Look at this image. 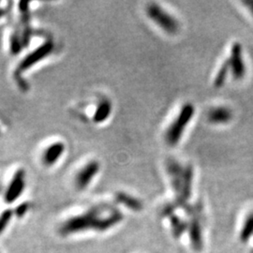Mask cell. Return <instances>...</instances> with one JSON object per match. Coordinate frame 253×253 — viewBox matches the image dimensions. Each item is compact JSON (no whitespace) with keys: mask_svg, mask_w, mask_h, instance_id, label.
Wrapping results in <instances>:
<instances>
[{"mask_svg":"<svg viewBox=\"0 0 253 253\" xmlns=\"http://www.w3.org/2000/svg\"><path fill=\"white\" fill-rule=\"evenodd\" d=\"M123 214L110 205H98L80 215L68 218L58 229L62 236L80 234L86 231L105 232L118 225Z\"/></svg>","mask_w":253,"mask_h":253,"instance_id":"cell-1","label":"cell"},{"mask_svg":"<svg viewBox=\"0 0 253 253\" xmlns=\"http://www.w3.org/2000/svg\"><path fill=\"white\" fill-rule=\"evenodd\" d=\"M194 115V107L192 104L187 103L181 109L179 115L175 120L172 122V124L169 126V128L166 131L165 134V140L167 144L169 145H177L179 142L181 137L183 135L186 126L189 125V123L191 120V118Z\"/></svg>","mask_w":253,"mask_h":253,"instance_id":"cell-2","label":"cell"},{"mask_svg":"<svg viewBox=\"0 0 253 253\" xmlns=\"http://www.w3.org/2000/svg\"><path fill=\"white\" fill-rule=\"evenodd\" d=\"M146 12L147 16L166 33L174 35L179 31V24L177 20L165 11L161 6L150 4L146 9Z\"/></svg>","mask_w":253,"mask_h":253,"instance_id":"cell-3","label":"cell"},{"mask_svg":"<svg viewBox=\"0 0 253 253\" xmlns=\"http://www.w3.org/2000/svg\"><path fill=\"white\" fill-rule=\"evenodd\" d=\"M54 42L52 41H46L45 42L39 46L34 51L29 53L22 59V61L19 63L15 75L20 76L21 73H26L33 66L43 60L47 56L52 54V52L54 51Z\"/></svg>","mask_w":253,"mask_h":253,"instance_id":"cell-4","label":"cell"},{"mask_svg":"<svg viewBox=\"0 0 253 253\" xmlns=\"http://www.w3.org/2000/svg\"><path fill=\"white\" fill-rule=\"evenodd\" d=\"M100 163L91 161L86 163L75 176V187L78 190H85L100 171Z\"/></svg>","mask_w":253,"mask_h":253,"instance_id":"cell-5","label":"cell"},{"mask_svg":"<svg viewBox=\"0 0 253 253\" xmlns=\"http://www.w3.org/2000/svg\"><path fill=\"white\" fill-rule=\"evenodd\" d=\"M26 188V172L18 170L14 173L9 187L5 192V201L7 204H12L20 198Z\"/></svg>","mask_w":253,"mask_h":253,"instance_id":"cell-6","label":"cell"},{"mask_svg":"<svg viewBox=\"0 0 253 253\" xmlns=\"http://www.w3.org/2000/svg\"><path fill=\"white\" fill-rule=\"evenodd\" d=\"M230 64V70L233 77L236 80H240L245 76L246 66H245L244 57L242 47L239 43H234L231 50V56L228 59Z\"/></svg>","mask_w":253,"mask_h":253,"instance_id":"cell-7","label":"cell"},{"mask_svg":"<svg viewBox=\"0 0 253 253\" xmlns=\"http://www.w3.org/2000/svg\"><path fill=\"white\" fill-rule=\"evenodd\" d=\"M65 152V145L61 142H56L49 145L42 154V162L46 166H53L57 163Z\"/></svg>","mask_w":253,"mask_h":253,"instance_id":"cell-8","label":"cell"},{"mask_svg":"<svg viewBox=\"0 0 253 253\" xmlns=\"http://www.w3.org/2000/svg\"><path fill=\"white\" fill-rule=\"evenodd\" d=\"M167 170L170 174L171 181H172L173 190H175L178 194L180 193L182 181H183V175H184V170L181 167L180 164L175 161H169L167 164Z\"/></svg>","mask_w":253,"mask_h":253,"instance_id":"cell-9","label":"cell"},{"mask_svg":"<svg viewBox=\"0 0 253 253\" xmlns=\"http://www.w3.org/2000/svg\"><path fill=\"white\" fill-rule=\"evenodd\" d=\"M233 118L232 111L226 107H217L212 109L208 113L209 122L213 124H225Z\"/></svg>","mask_w":253,"mask_h":253,"instance_id":"cell-10","label":"cell"},{"mask_svg":"<svg viewBox=\"0 0 253 253\" xmlns=\"http://www.w3.org/2000/svg\"><path fill=\"white\" fill-rule=\"evenodd\" d=\"M112 111L113 106L111 101L106 99L101 100L95 111V114L93 116V121L98 124L105 122L110 118Z\"/></svg>","mask_w":253,"mask_h":253,"instance_id":"cell-11","label":"cell"},{"mask_svg":"<svg viewBox=\"0 0 253 253\" xmlns=\"http://www.w3.org/2000/svg\"><path fill=\"white\" fill-rule=\"evenodd\" d=\"M192 169L191 167H187L184 170V175H183V181H182V186H181L180 201L185 202L186 200L189 199L190 197V192H191V185H192Z\"/></svg>","mask_w":253,"mask_h":253,"instance_id":"cell-12","label":"cell"},{"mask_svg":"<svg viewBox=\"0 0 253 253\" xmlns=\"http://www.w3.org/2000/svg\"><path fill=\"white\" fill-rule=\"evenodd\" d=\"M116 199L118 203L122 204L126 208H129L133 211H140L143 208V204L140 200L135 197H132L131 195H128L124 192H118L116 195Z\"/></svg>","mask_w":253,"mask_h":253,"instance_id":"cell-13","label":"cell"},{"mask_svg":"<svg viewBox=\"0 0 253 253\" xmlns=\"http://www.w3.org/2000/svg\"><path fill=\"white\" fill-rule=\"evenodd\" d=\"M201 229L198 221H194L190 225V237L191 242L195 250H199L202 247V237H201Z\"/></svg>","mask_w":253,"mask_h":253,"instance_id":"cell-14","label":"cell"},{"mask_svg":"<svg viewBox=\"0 0 253 253\" xmlns=\"http://www.w3.org/2000/svg\"><path fill=\"white\" fill-rule=\"evenodd\" d=\"M231 72L230 70V64L229 61L226 60L224 63L222 64V66L220 67V69L218 70L216 78H215V86L217 87H221L224 83L226 81L227 77H228V73Z\"/></svg>","mask_w":253,"mask_h":253,"instance_id":"cell-15","label":"cell"},{"mask_svg":"<svg viewBox=\"0 0 253 253\" xmlns=\"http://www.w3.org/2000/svg\"><path fill=\"white\" fill-rule=\"evenodd\" d=\"M14 215V212L10 209L5 210L0 214V235L4 233V231L9 226V222Z\"/></svg>","mask_w":253,"mask_h":253,"instance_id":"cell-16","label":"cell"},{"mask_svg":"<svg viewBox=\"0 0 253 253\" xmlns=\"http://www.w3.org/2000/svg\"><path fill=\"white\" fill-rule=\"evenodd\" d=\"M253 234V214L247 218L243 230L241 231V240L246 242L247 239Z\"/></svg>","mask_w":253,"mask_h":253,"instance_id":"cell-17","label":"cell"},{"mask_svg":"<svg viewBox=\"0 0 253 253\" xmlns=\"http://www.w3.org/2000/svg\"><path fill=\"white\" fill-rule=\"evenodd\" d=\"M172 224L173 235H176V236L181 235L182 232L185 231V229H186V226L184 225L183 221H181L180 219H178V218H173Z\"/></svg>","mask_w":253,"mask_h":253,"instance_id":"cell-18","label":"cell"},{"mask_svg":"<svg viewBox=\"0 0 253 253\" xmlns=\"http://www.w3.org/2000/svg\"><path fill=\"white\" fill-rule=\"evenodd\" d=\"M28 210H29V204L25 203V204L20 205L18 208H16L15 214H16L19 217H23V216H25V215L27 214Z\"/></svg>","mask_w":253,"mask_h":253,"instance_id":"cell-19","label":"cell"},{"mask_svg":"<svg viewBox=\"0 0 253 253\" xmlns=\"http://www.w3.org/2000/svg\"><path fill=\"white\" fill-rule=\"evenodd\" d=\"M245 6L251 11L253 16V1H243Z\"/></svg>","mask_w":253,"mask_h":253,"instance_id":"cell-20","label":"cell"},{"mask_svg":"<svg viewBox=\"0 0 253 253\" xmlns=\"http://www.w3.org/2000/svg\"><path fill=\"white\" fill-rule=\"evenodd\" d=\"M4 14H5V12H4L2 9H0V18H1L2 16H4Z\"/></svg>","mask_w":253,"mask_h":253,"instance_id":"cell-21","label":"cell"}]
</instances>
